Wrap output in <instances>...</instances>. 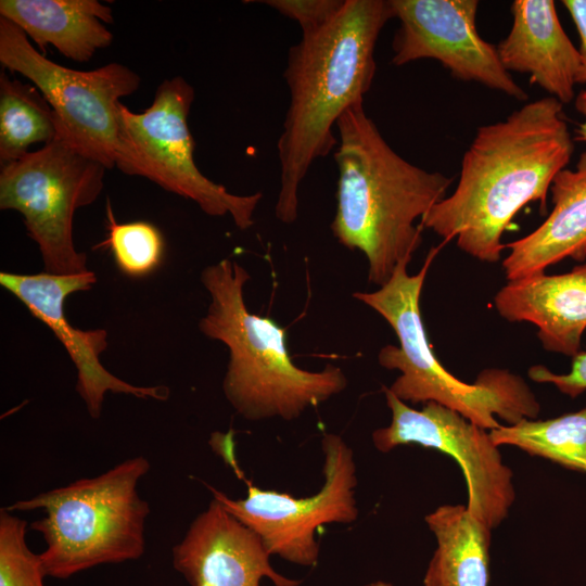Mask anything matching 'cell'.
I'll use <instances>...</instances> for the list:
<instances>
[{"label": "cell", "instance_id": "1", "mask_svg": "<svg viewBox=\"0 0 586 586\" xmlns=\"http://www.w3.org/2000/svg\"><path fill=\"white\" fill-rule=\"evenodd\" d=\"M562 109L556 98L545 97L479 127L455 190L423 216L421 227L455 240L481 262H498L514 216L531 202L545 208L553 178L574 152Z\"/></svg>", "mask_w": 586, "mask_h": 586}, {"label": "cell", "instance_id": "2", "mask_svg": "<svg viewBox=\"0 0 586 586\" xmlns=\"http://www.w3.org/2000/svg\"><path fill=\"white\" fill-rule=\"evenodd\" d=\"M392 18L390 0H345L329 24L302 35L289 49L283 77L290 99L277 142L280 189L275 215L281 222L296 220L301 183L313 163L335 146L339 118L364 103L375 74V44Z\"/></svg>", "mask_w": 586, "mask_h": 586}, {"label": "cell", "instance_id": "3", "mask_svg": "<svg viewBox=\"0 0 586 586\" xmlns=\"http://www.w3.org/2000/svg\"><path fill=\"white\" fill-rule=\"evenodd\" d=\"M340 142L336 209L331 230L340 244L362 252L368 280L384 285L421 244L416 220L446 196L454 178L428 171L395 152L364 103L336 123Z\"/></svg>", "mask_w": 586, "mask_h": 586}, {"label": "cell", "instance_id": "4", "mask_svg": "<svg viewBox=\"0 0 586 586\" xmlns=\"http://www.w3.org/2000/svg\"><path fill=\"white\" fill-rule=\"evenodd\" d=\"M250 278L229 258L205 267L201 281L211 302L199 329L229 349L222 391L234 410L250 421H291L343 392L347 379L331 364L308 371L293 362L285 329L270 317L249 311L243 289Z\"/></svg>", "mask_w": 586, "mask_h": 586}, {"label": "cell", "instance_id": "5", "mask_svg": "<svg viewBox=\"0 0 586 586\" xmlns=\"http://www.w3.org/2000/svg\"><path fill=\"white\" fill-rule=\"evenodd\" d=\"M432 250L416 275L407 271L410 259L399 263L391 279L374 292H355L353 297L380 314L393 328L399 346L387 344L379 364L400 374L388 391L404 403L435 402L453 409L484 430L508 425L523 419H537L540 405L526 382L506 369H484L473 383L453 375L436 358L420 313V295Z\"/></svg>", "mask_w": 586, "mask_h": 586}, {"label": "cell", "instance_id": "6", "mask_svg": "<svg viewBox=\"0 0 586 586\" xmlns=\"http://www.w3.org/2000/svg\"><path fill=\"white\" fill-rule=\"evenodd\" d=\"M151 469L143 456L125 459L105 472L17 500L3 509L44 517L30 523L46 548L39 553L46 576L67 579L102 564L140 559L145 552L150 506L138 492Z\"/></svg>", "mask_w": 586, "mask_h": 586}, {"label": "cell", "instance_id": "7", "mask_svg": "<svg viewBox=\"0 0 586 586\" xmlns=\"http://www.w3.org/2000/svg\"><path fill=\"white\" fill-rule=\"evenodd\" d=\"M195 92L180 76L164 80L142 113L118 105L115 167L144 177L163 189L195 202L209 216L229 215L246 230L263 195L230 193L198 168L188 116Z\"/></svg>", "mask_w": 586, "mask_h": 586}, {"label": "cell", "instance_id": "8", "mask_svg": "<svg viewBox=\"0 0 586 586\" xmlns=\"http://www.w3.org/2000/svg\"><path fill=\"white\" fill-rule=\"evenodd\" d=\"M106 169L60 136L2 165L0 208L23 216L29 238L38 245L44 272L71 276L89 270L87 255L74 244V215L98 199Z\"/></svg>", "mask_w": 586, "mask_h": 586}, {"label": "cell", "instance_id": "9", "mask_svg": "<svg viewBox=\"0 0 586 586\" xmlns=\"http://www.w3.org/2000/svg\"><path fill=\"white\" fill-rule=\"evenodd\" d=\"M0 63L29 79L58 119V136L84 155L115 167L118 105L140 77L128 66L109 63L93 71L62 66L33 47L26 34L0 17Z\"/></svg>", "mask_w": 586, "mask_h": 586}, {"label": "cell", "instance_id": "10", "mask_svg": "<svg viewBox=\"0 0 586 586\" xmlns=\"http://www.w3.org/2000/svg\"><path fill=\"white\" fill-rule=\"evenodd\" d=\"M323 484L308 497L262 489L246 481L247 495L232 499L209 487L213 498L254 531L272 556L313 566L319 559L317 530L324 524H349L358 518L357 469L353 449L334 433L321 440Z\"/></svg>", "mask_w": 586, "mask_h": 586}, {"label": "cell", "instance_id": "11", "mask_svg": "<svg viewBox=\"0 0 586 586\" xmlns=\"http://www.w3.org/2000/svg\"><path fill=\"white\" fill-rule=\"evenodd\" d=\"M391 423L372 433V443L380 453L400 445H420L444 453L462 470L468 489V510L489 530L508 515L515 492L511 469L489 435V432L466 419L459 412L435 402L413 409L383 388Z\"/></svg>", "mask_w": 586, "mask_h": 586}, {"label": "cell", "instance_id": "12", "mask_svg": "<svg viewBox=\"0 0 586 586\" xmlns=\"http://www.w3.org/2000/svg\"><path fill=\"white\" fill-rule=\"evenodd\" d=\"M399 21L392 63L436 60L457 79L479 82L517 100L527 99L502 66L497 48L476 28L477 0H390Z\"/></svg>", "mask_w": 586, "mask_h": 586}, {"label": "cell", "instance_id": "13", "mask_svg": "<svg viewBox=\"0 0 586 586\" xmlns=\"http://www.w3.org/2000/svg\"><path fill=\"white\" fill-rule=\"evenodd\" d=\"M95 282L97 276L91 270L71 276L48 272L35 275L0 272V285L20 300L66 348L77 370L76 391L91 418H100L107 392L143 399L167 400L169 398L167 386L133 385L103 367L100 355L109 345L106 330H81L68 322L64 313L67 296L88 291Z\"/></svg>", "mask_w": 586, "mask_h": 586}, {"label": "cell", "instance_id": "14", "mask_svg": "<svg viewBox=\"0 0 586 586\" xmlns=\"http://www.w3.org/2000/svg\"><path fill=\"white\" fill-rule=\"evenodd\" d=\"M173 566L191 586H298L279 574L260 537L215 498L171 549Z\"/></svg>", "mask_w": 586, "mask_h": 586}, {"label": "cell", "instance_id": "15", "mask_svg": "<svg viewBox=\"0 0 586 586\" xmlns=\"http://www.w3.org/2000/svg\"><path fill=\"white\" fill-rule=\"evenodd\" d=\"M512 26L497 48L502 66L510 73L527 74L562 104L575 99L581 55L564 29L552 0H514Z\"/></svg>", "mask_w": 586, "mask_h": 586}, {"label": "cell", "instance_id": "16", "mask_svg": "<svg viewBox=\"0 0 586 586\" xmlns=\"http://www.w3.org/2000/svg\"><path fill=\"white\" fill-rule=\"evenodd\" d=\"M494 305L508 321L536 326L545 349L574 357L586 330V264L561 275L543 272L508 281Z\"/></svg>", "mask_w": 586, "mask_h": 586}, {"label": "cell", "instance_id": "17", "mask_svg": "<svg viewBox=\"0 0 586 586\" xmlns=\"http://www.w3.org/2000/svg\"><path fill=\"white\" fill-rule=\"evenodd\" d=\"M552 211L546 220L527 235L506 247L502 262L508 281L543 273L564 258H586V151L574 169L560 170L550 186Z\"/></svg>", "mask_w": 586, "mask_h": 586}, {"label": "cell", "instance_id": "18", "mask_svg": "<svg viewBox=\"0 0 586 586\" xmlns=\"http://www.w3.org/2000/svg\"><path fill=\"white\" fill-rule=\"evenodd\" d=\"M0 17L18 26L44 53L53 46L64 56L87 62L107 48L112 9L97 0H1Z\"/></svg>", "mask_w": 586, "mask_h": 586}, {"label": "cell", "instance_id": "19", "mask_svg": "<svg viewBox=\"0 0 586 586\" xmlns=\"http://www.w3.org/2000/svg\"><path fill=\"white\" fill-rule=\"evenodd\" d=\"M437 547L423 586H488L491 531L463 505H443L424 518Z\"/></svg>", "mask_w": 586, "mask_h": 586}, {"label": "cell", "instance_id": "20", "mask_svg": "<svg viewBox=\"0 0 586 586\" xmlns=\"http://www.w3.org/2000/svg\"><path fill=\"white\" fill-rule=\"evenodd\" d=\"M58 136L56 116L31 85L0 74V163L23 157L35 143L47 144Z\"/></svg>", "mask_w": 586, "mask_h": 586}, {"label": "cell", "instance_id": "21", "mask_svg": "<svg viewBox=\"0 0 586 586\" xmlns=\"http://www.w3.org/2000/svg\"><path fill=\"white\" fill-rule=\"evenodd\" d=\"M496 446L509 445L586 473V407L560 417L523 419L489 431Z\"/></svg>", "mask_w": 586, "mask_h": 586}, {"label": "cell", "instance_id": "22", "mask_svg": "<svg viewBox=\"0 0 586 586\" xmlns=\"http://www.w3.org/2000/svg\"><path fill=\"white\" fill-rule=\"evenodd\" d=\"M107 237L99 244L106 246L120 272L142 278L162 264L165 251L161 231L148 221H116L110 200L106 202Z\"/></svg>", "mask_w": 586, "mask_h": 586}, {"label": "cell", "instance_id": "23", "mask_svg": "<svg viewBox=\"0 0 586 586\" xmlns=\"http://www.w3.org/2000/svg\"><path fill=\"white\" fill-rule=\"evenodd\" d=\"M27 522L0 510V586H44L39 553L26 544Z\"/></svg>", "mask_w": 586, "mask_h": 586}, {"label": "cell", "instance_id": "24", "mask_svg": "<svg viewBox=\"0 0 586 586\" xmlns=\"http://www.w3.org/2000/svg\"><path fill=\"white\" fill-rule=\"evenodd\" d=\"M298 23L302 35L329 24L342 10L345 0H265L259 1Z\"/></svg>", "mask_w": 586, "mask_h": 586}, {"label": "cell", "instance_id": "25", "mask_svg": "<svg viewBox=\"0 0 586 586\" xmlns=\"http://www.w3.org/2000/svg\"><path fill=\"white\" fill-rule=\"evenodd\" d=\"M527 374L531 380L553 384L560 392L574 398L586 391V352H579L573 357L569 373L557 374L544 366L536 365L528 369Z\"/></svg>", "mask_w": 586, "mask_h": 586}, {"label": "cell", "instance_id": "26", "mask_svg": "<svg viewBox=\"0 0 586 586\" xmlns=\"http://www.w3.org/2000/svg\"><path fill=\"white\" fill-rule=\"evenodd\" d=\"M579 36L581 73L578 84H586V0H564Z\"/></svg>", "mask_w": 586, "mask_h": 586}, {"label": "cell", "instance_id": "27", "mask_svg": "<svg viewBox=\"0 0 586 586\" xmlns=\"http://www.w3.org/2000/svg\"><path fill=\"white\" fill-rule=\"evenodd\" d=\"M574 100L576 111L584 117V122L575 130L574 139L586 142V90L581 91Z\"/></svg>", "mask_w": 586, "mask_h": 586}, {"label": "cell", "instance_id": "28", "mask_svg": "<svg viewBox=\"0 0 586 586\" xmlns=\"http://www.w3.org/2000/svg\"><path fill=\"white\" fill-rule=\"evenodd\" d=\"M367 586H394L393 584L388 583V582H384V581H377V582H373Z\"/></svg>", "mask_w": 586, "mask_h": 586}]
</instances>
